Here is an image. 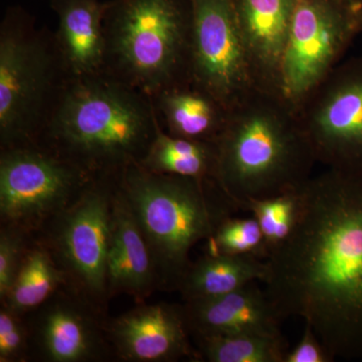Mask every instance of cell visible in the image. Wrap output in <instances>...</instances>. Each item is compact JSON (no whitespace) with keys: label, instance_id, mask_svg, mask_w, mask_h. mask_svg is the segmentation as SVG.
<instances>
[{"label":"cell","instance_id":"obj_26","mask_svg":"<svg viewBox=\"0 0 362 362\" xmlns=\"http://www.w3.org/2000/svg\"><path fill=\"white\" fill-rule=\"evenodd\" d=\"M23 315L4 305L0 310V361H23L28 358L30 331Z\"/></svg>","mask_w":362,"mask_h":362},{"label":"cell","instance_id":"obj_12","mask_svg":"<svg viewBox=\"0 0 362 362\" xmlns=\"http://www.w3.org/2000/svg\"><path fill=\"white\" fill-rule=\"evenodd\" d=\"M107 337L124 361H202L199 350L190 342L192 333L183 306L140 305L114 319Z\"/></svg>","mask_w":362,"mask_h":362},{"label":"cell","instance_id":"obj_15","mask_svg":"<svg viewBox=\"0 0 362 362\" xmlns=\"http://www.w3.org/2000/svg\"><path fill=\"white\" fill-rule=\"evenodd\" d=\"M192 337L282 335L284 319L265 289L255 283L223 296L185 302L183 306Z\"/></svg>","mask_w":362,"mask_h":362},{"label":"cell","instance_id":"obj_16","mask_svg":"<svg viewBox=\"0 0 362 362\" xmlns=\"http://www.w3.org/2000/svg\"><path fill=\"white\" fill-rule=\"evenodd\" d=\"M159 279L156 259L132 209L115 185L112 235L107 261L108 294L148 296Z\"/></svg>","mask_w":362,"mask_h":362},{"label":"cell","instance_id":"obj_13","mask_svg":"<svg viewBox=\"0 0 362 362\" xmlns=\"http://www.w3.org/2000/svg\"><path fill=\"white\" fill-rule=\"evenodd\" d=\"M71 294L59 290L37 309L33 328L37 351L51 362L100 361L107 345L94 304L75 290Z\"/></svg>","mask_w":362,"mask_h":362},{"label":"cell","instance_id":"obj_29","mask_svg":"<svg viewBox=\"0 0 362 362\" xmlns=\"http://www.w3.org/2000/svg\"><path fill=\"white\" fill-rule=\"evenodd\" d=\"M359 6V25H361V33L362 35V0H358Z\"/></svg>","mask_w":362,"mask_h":362},{"label":"cell","instance_id":"obj_11","mask_svg":"<svg viewBox=\"0 0 362 362\" xmlns=\"http://www.w3.org/2000/svg\"><path fill=\"white\" fill-rule=\"evenodd\" d=\"M190 2V80L230 110L258 90L247 70L233 0Z\"/></svg>","mask_w":362,"mask_h":362},{"label":"cell","instance_id":"obj_2","mask_svg":"<svg viewBox=\"0 0 362 362\" xmlns=\"http://www.w3.org/2000/svg\"><path fill=\"white\" fill-rule=\"evenodd\" d=\"M151 98L103 73L70 78L37 144L92 177L140 163L158 128Z\"/></svg>","mask_w":362,"mask_h":362},{"label":"cell","instance_id":"obj_4","mask_svg":"<svg viewBox=\"0 0 362 362\" xmlns=\"http://www.w3.org/2000/svg\"><path fill=\"white\" fill-rule=\"evenodd\" d=\"M116 181L148 242L160 282L175 288L192 264V247L240 211L214 180L158 175L136 163Z\"/></svg>","mask_w":362,"mask_h":362},{"label":"cell","instance_id":"obj_19","mask_svg":"<svg viewBox=\"0 0 362 362\" xmlns=\"http://www.w3.org/2000/svg\"><path fill=\"white\" fill-rule=\"evenodd\" d=\"M268 273L265 259L255 257L204 254L190 264L177 289L185 302L211 299L264 282Z\"/></svg>","mask_w":362,"mask_h":362},{"label":"cell","instance_id":"obj_25","mask_svg":"<svg viewBox=\"0 0 362 362\" xmlns=\"http://www.w3.org/2000/svg\"><path fill=\"white\" fill-rule=\"evenodd\" d=\"M28 233L16 226L4 225L0 232V298L6 299L18 272L26 249Z\"/></svg>","mask_w":362,"mask_h":362},{"label":"cell","instance_id":"obj_20","mask_svg":"<svg viewBox=\"0 0 362 362\" xmlns=\"http://www.w3.org/2000/svg\"><path fill=\"white\" fill-rule=\"evenodd\" d=\"M68 283L65 271L59 265L47 245L28 247L11 290L2 304L25 315L37 311Z\"/></svg>","mask_w":362,"mask_h":362},{"label":"cell","instance_id":"obj_8","mask_svg":"<svg viewBox=\"0 0 362 362\" xmlns=\"http://www.w3.org/2000/svg\"><path fill=\"white\" fill-rule=\"evenodd\" d=\"M116 176L95 177L51 221L47 247L69 283L92 303L109 296L107 261L112 235Z\"/></svg>","mask_w":362,"mask_h":362},{"label":"cell","instance_id":"obj_18","mask_svg":"<svg viewBox=\"0 0 362 362\" xmlns=\"http://www.w3.org/2000/svg\"><path fill=\"white\" fill-rule=\"evenodd\" d=\"M152 101L162 129L194 141L216 142L228 118V109L192 83L169 88Z\"/></svg>","mask_w":362,"mask_h":362},{"label":"cell","instance_id":"obj_17","mask_svg":"<svg viewBox=\"0 0 362 362\" xmlns=\"http://www.w3.org/2000/svg\"><path fill=\"white\" fill-rule=\"evenodd\" d=\"M58 18L54 33L57 47L71 78L106 71L104 18L107 2L100 0H51Z\"/></svg>","mask_w":362,"mask_h":362},{"label":"cell","instance_id":"obj_7","mask_svg":"<svg viewBox=\"0 0 362 362\" xmlns=\"http://www.w3.org/2000/svg\"><path fill=\"white\" fill-rule=\"evenodd\" d=\"M93 178L37 143L1 149L2 225L37 230L70 206Z\"/></svg>","mask_w":362,"mask_h":362},{"label":"cell","instance_id":"obj_14","mask_svg":"<svg viewBox=\"0 0 362 362\" xmlns=\"http://www.w3.org/2000/svg\"><path fill=\"white\" fill-rule=\"evenodd\" d=\"M296 0H233L250 77L259 92L279 96L281 62Z\"/></svg>","mask_w":362,"mask_h":362},{"label":"cell","instance_id":"obj_21","mask_svg":"<svg viewBox=\"0 0 362 362\" xmlns=\"http://www.w3.org/2000/svg\"><path fill=\"white\" fill-rule=\"evenodd\" d=\"M140 165L158 175L195 180H214L216 150L214 143L194 141L166 133L158 124L156 137Z\"/></svg>","mask_w":362,"mask_h":362},{"label":"cell","instance_id":"obj_22","mask_svg":"<svg viewBox=\"0 0 362 362\" xmlns=\"http://www.w3.org/2000/svg\"><path fill=\"white\" fill-rule=\"evenodd\" d=\"M195 339L202 361L209 362H283L289 350L283 335H213Z\"/></svg>","mask_w":362,"mask_h":362},{"label":"cell","instance_id":"obj_24","mask_svg":"<svg viewBox=\"0 0 362 362\" xmlns=\"http://www.w3.org/2000/svg\"><path fill=\"white\" fill-rule=\"evenodd\" d=\"M204 254L255 257L265 259L270 256L266 239L254 216H228L209 238Z\"/></svg>","mask_w":362,"mask_h":362},{"label":"cell","instance_id":"obj_28","mask_svg":"<svg viewBox=\"0 0 362 362\" xmlns=\"http://www.w3.org/2000/svg\"><path fill=\"white\" fill-rule=\"evenodd\" d=\"M337 6L341 7L343 11H346L356 18L359 23V6L358 0H332ZM361 28V25H359Z\"/></svg>","mask_w":362,"mask_h":362},{"label":"cell","instance_id":"obj_5","mask_svg":"<svg viewBox=\"0 0 362 362\" xmlns=\"http://www.w3.org/2000/svg\"><path fill=\"white\" fill-rule=\"evenodd\" d=\"M105 73L151 98L190 80V0H109Z\"/></svg>","mask_w":362,"mask_h":362},{"label":"cell","instance_id":"obj_1","mask_svg":"<svg viewBox=\"0 0 362 362\" xmlns=\"http://www.w3.org/2000/svg\"><path fill=\"white\" fill-rule=\"evenodd\" d=\"M302 197L294 232L267 259L265 291L335 359L362 358V175L327 169Z\"/></svg>","mask_w":362,"mask_h":362},{"label":"cell","instance_id":"obj_27","mask_svg":"<svg viewBox=\"0 0 362 362\" xmlns=\"http://www.w3.org/2000/svg\"><path fill=\"white\" fill-rule=\"evenodd\" d=\"M335 358L317 337L310 326L305 324L303 335L294 349L288 350L283 362H332Z\"/></svg>","mask_w":362,"mask_h":362},{"label":"cell","instance_id":"obj_9","mask_svg":"<svg viewBox=\"0 0 362 362\" xmlns=\"http://www.w3.org/2000/svg\"><path fill=\"white\" fill-rule=\"evenodd\" d=\"M361 33L356 18L332 0H296L281 62L279 97L297 113Z\"/></svg>","mask_w":362,"mask_h":362},{"label":"cell","instance_id":"obj_23","mask_svg":"<svg viewBox=\"0 0 362 362\" xmlns=\"http://www.w3.org/2000/svg\"><path fill=\"white\" fill-rule=\"evenodd\" d=\"M302 187L267 199H252L245 206L244 211L258 221L270 255L291 237L296 228L303 206Z\"/></svg>","mask_w":362,"mask_h":362},{"label":"cell","instance_id":"obj_10","mask_svg":"<svg viewBox=\"0 0 362 362\" xmlns=\"http://www.w3.org/2000/svg\"><path fill=\"white\" fill-rule=\"evenodd\" d=\"M297 115L316 162L362 175V56L341 62Z\"/></svg>","mask_w":362,"mask_h":362},{"label":"cell","instance_id":"obj_3","mask_svg":"<svg viewBox=\"0 0 362 362\" xmlns=\"http://www.w3.org/2000/svg\"><path fill=\"white\" fill-rule=\"evenodd\" d=\"M214 146V180L240 211L252 199L299 189L316 163L296 112L259 90L228 110Z\"/></svg>","mask_w":362,"mask_h":362},{"label":"cell","instance_id":"obj_6","mask_svg":"<svg viewBox=\"0 0 362 362\" xmlns=\"http://www.w3.org/2000/svg\"><path fill=\"white\" fill-rule=\"evenodd\" d=\"M70 78L54 33L37 28L23 7H8L0 23L1 149L39 141Z\"/></svg>","mask_w":362,"mask_h":362}]
</instances>
